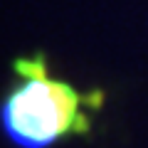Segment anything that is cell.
<instances>
[{
  "label": "cell",
  "mask_w": 148,
  "mask_h": 148,
  "mask_svg": "<svg viewBox=\"0 0 148 148\" xmlns=\"http://www.w3.org/2000/svg\"><path fill=\"white\" fill-rule=\"evenodd\" d=\"M17 84L0 104V128L17 148H49L67 138L91 133V116L104 104V91H79L54 79L42 54L12 64Z\"/></svg>",
  "instance_id": "1"
}]
</instances>
